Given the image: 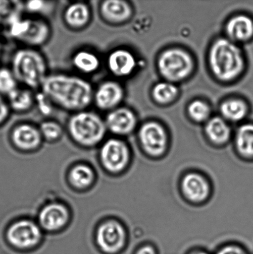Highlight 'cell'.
<instances>
[{
    "label": "cell",
    "mask_w": 253,
    "mask_h": 254,
    "mask_svg": "<svg viewBox=\"0 0 253 254\" xmlns=\"http://www.w3.org/2000/svg\"><path fill=\"white\" fill-rule=\"evenodd\" d=\"M2 52V46L1 42H0V57H1V56Z\"/></svg>",
    "instance_id": "e575fe53"
},
{
    "label": "cell",
    "mask_w": 253,
    "mask_h": 254,
    "mask_svg": "<svg viewBox=\"0 0 253 254\" xmlns=\"http://www.w3.org/2000/svg\"><path fill=\"white\" fill-rule=\"evenodd\" d=\"M101 157L105 168L111 172H118L125 168L129 159L127 146L120 139L111 138L104 143Z\"/></svg>",
    "instance_id": "9c48e42d"
},
{
    "label": "cell",
    "mask_w": 253,
    "mask_h": 254,
    "mask_svg": "<svg viewBox=\"0 0 253 254\" xmlns=\"http://www.w3.org/2000/svg\"><path fill=\"white\" fill-rule=\"evenodd\" d=\"M209 61L212 73L222 81H230L242 73L245 59L241 50L229 40L220 39L210 50Z\"/></svg>",
    "instance_id": "3957f363"
},
{
    "label": "cell",
    "mask_w": 253,
    "mask_h": 254,
    "mask_svg": "<svg viewBox=\"0 0 253 254\" xmlns=\"http://www.w3.org/2000/svg\"><path fill=\"white\" fill-rule=\"evenodd\" d=\"M182 188L183 193L195 202H200L209 195L210 188L206 179L198 173H189L184 177Z\"/></svg>",
    "instance_id": "2e32d148"
},
{
    "label": "cell",
    "mask_w": 253,
    "mask_h": 254,
    "mask_svg": "<svg viewBox=\"0 0 253 254\" xmlns=\"http://www.w3.org/2000/svg\"><path fill=\"white\" fill-rule=\"evenodd\" d=\"M220 112L227 120L240 121L247 115L249 107L244 101L240 99H230L222 104Z\"/></svg>",
    "instance_id": "cb8c5ba5"
},
{
    "label": "cell",
    "mask_w": 253,
    "mask_h": 254,
    "mask_svg": "<svg viewBox=\"0 0 253 254\" xmlns=\"http://www.w3.org/2000/svg\"><path fill=\"white\" fill-rule=\"evenodd\" d=\"M139 138L143 148L151 155H160L167 147V137L165 129L156 123L144 124L139 132Z\"/></svg>",
    "instance_id": "ba28073f"
},
{
    "label": "cell",
    "mask_w": 253,
    "mask_h": 254,
    "mask_svg": "<svg viewBox=\"0 0 253 254\" xmlns=\"http://www.w3.org/2000/svg\"><path fill=\"white\" fill-rule=\"evenodd\" d=\"M11 138L15 145L22 149L36 148L41 141L39 128L31 124H17L12 129Z\"/></svg>",
    "instance_id": "e0dca14e"
},
{
    "label": "cell",
    "mask_w": 253,
    "mask_h": 254,
    "mask_svg": "<svg viewBox=\"0 0 253 254\" xmlns=\"http://www.w3.org/2000/svg\"><path fill=\"white\" fill-rule=\"evenodd\" d=\"M125 98V90L118 81L108 79L101 82L94 89L93 103L99 111L106 113L121 105Z\"/></svg>",
    "instance_id": "52a82bcc"
},
{
    "label": "cell",
    "mask_w": 253,
    "mask_h": 254,
    "mask_svg": "<svg viewBox=\"0 0 253 254\" xmlns=\"http://www.w3.org/2000/svg\"><path fill=\"white\" fill-rule=\"evenodd\" d=\"M226 31L234 41H249L253 38V19L245 14L232 17L228 22Z\"/></svg>",
    "instance_id": "d6986e66"
},
{
    "label": "cell",
    "mask_w": 253,
    "mask_h": 254,
    "mask_svg": "<svg viewBox=\"0 0 253 254\" xmlns=\"http://www.w3.org/2000/svg\"><path fill=\"white\" fill-rule=\"evenodd\" d=\"M11 112L6 98L0 95V126L8 120Z\"/></svg>",
    "instance_id": "4dcf8cb0"
},
{
    "label": "cell",
    "mask_w": 253,
    "mask_h": 254,
    "mask_svg": "<svg viewBox=\"0 0 253 254\" xmlns=\"http://www.w3.org/2000/svg\"><path fill=\"white\" fill-rule=\"evenodd\" d=\"M11 111L25 113L31 109L34 105L35 97L32 89L17 87L6 98Z\"/></svg>",
    "instance_id": "44dd1931"
},
{
    "label": "cell",
    "mask_w": 253,
    "mask_h": 254,
    "mask_svg": "<svg viewBox=\"0 0 253 254\" xmlns=\"http://www.w3.org/2000/svg\"><path fill=\"white\" fill-rule=\"evenodd\" d=\"M12 1H0V22H6L13 16L14 6Z\"/></svg>",
    "instance_id": "f546056e"
},
{
    "label": "cell",
    "mask_w": 253,
    "mask_h": 254,
    "mask_svg": "<svg viewBox=\"0 0 253 254\" xmlns=\"http://www.w3.org/2000/svg\"><path fill=\"white\" fill-rule=\"evenodd\" d=\"M193 254H206L205 253H203V252H199V253H195Z\"/></svg>",
    "instance_id": "d590c367"
},
{
    "label": "cell",
    "mask_w": 253,
    "mask_h": 254,
    "mask_svg": "<svg viewBox=\"0 0 253 254\" xmlns=\"http://www.w3.org/2000/svg\"><path fill=\"white\" fill-rule=\"evenodd\" d=\"M125 238L122 226L115 221L103 224L98 231V245L106 253H115L120 250L123 246Z\"/></svg>",
    "instance_id": "7c38bea8"
},
{
    "label": "cell",
    "mask_w": 253,
    "mask_h": 254,
    "mask_svg": "<svg viewBox=\"0 0 253 254\" xmlns=\"http://www.w3.org/2000/svg\"><path fill=\"white\" fill-rule=\"evenodd\" d=\"M41 233L38 226L31 221L22 220L12 225L7 233L9 242L15 247L24 249L37 244Z\"/></svg>",
    "instance_id": "30bf717a"
},
{
    "label": "cell",
    "mask_w": 253,
    "mask_h": 254,
    "mask_svg": "<svg viewBox=\"0 0 253 254\" xmlns=\"http://www.w3.org/2000/svg\"><path fill=\"white\" fill-rule=\"evenodd\" d=\"M9 36L27 47L43 46L49 41L51 28L46 20L39 17L12 16L7 22Z\"/></svg>",
    "instance_id": "5b68a950"
},
{
    "label": "cell",
    "mask_w": 253,
    "mask_h": 254,
    "mask_svg": "<svg viewBox=\"0 0 253 254\" xmlns=\"http://www.w3.org/2000/svg\"><path fill=\"white\" fill-rule=\"evenodd\" d=\"M160 73L171 81L187 78L193 70V62L189 54L181 49H172L163 52L158 62Z\"/></svg>",
    "instance_id": "8992f818"
},
{
    "label": "cell",
    "mask_w": 253,
    "mask_h": 254,
    "mask_svg": "<svg viewBox=\"0 0 253 254\" xmlns=\"http://www.w3.org/2000/svg\"><path fill=\"white\" fill-rule=\"evenodd\" d=\"M236 146L239 153L253 161V124H245L240 127L236 135Z\"/></svg>",
    "instance_id": "7402d4cb"
},
{
    "label": "cell",
    "mask_w": 253,
    "mask_h": 254,
    "mask_svg": "<svg viewBox=\"0 0 253 254\" xmlns=\"http://www.w3.org/2000/svg\"><path fill=\"white\" fill-rule=\"evenodd\" d=\"M18 84L9 67H0V95L6 98L18 87Z\"/></svg>",
    "instance_id": "484cf974"
},
{
    "label": "cell",
    "mask_w": 253,
    "mask_h": 254,
    "mask_svg": "<svg viewBox=\"0 0 253 254\" xmlns=\"http://www.w3.org/2000/svg\"><path fill=\"white\" fill-rule=\"evenodd\" d=\"M104 121L107 130L118 135L130 134L136 126L135 114L125 107L120 106L108 112Z\"/></svg>",
    "instance_id": "8fae6325"
},
{
    "label": "cell",
    "mask_w": 253,
    "mask_h": 254,
    "mask_svg": "<svg viewBox=\"0 0 253 254\" xmlns=\"http://www.w3.org/2000/svg\"><path fill=\"white\" fill-rule=\"evenodd\" d=\"M46 2L43 1H30L26 2L25 7L29 12L38 13L43 11L46 7Z\"/></svg>",
    "instance_id": "1f68e13d"
},
{
    "label": "cell",
    "mask_w": 253,
    "mask_h": 254,
    "mask_svg": "<svg viewBox=\"0 0 253 254\" xmlns=\"http://www.w3.org/2000/svg\"><path fill=\"white\" fill-rule=\"evenodd\" d=\"M91 9L83 1L71 2L63 11L64 24L73 30H81L88 26L91 20Z\"/></svg>",
    "instance_id": "9a60e30c"
},
{
    "label": "cell",
    "mask_w": 253,
    "mask_h": 254,
    "mask_svg": "<svg viewBox=\"0 0 253 254\" xmlns=\"http://www.w3.org/2000/svg\"><path fill=\"white\" fill-rule=\"evenodd\" d=\"M70 178L72 183L77 188H84L93 181L94 174L89 167L80 165L75 167L71 171Z\"/></svg>",
    "instance_id": "4316f807"
},
{
    "label": "cell",
    "mask_w": 253,
    "mask_h": 254,
    "mask_svg": "<svg viewBox=\"0 0 253 254\" xmlns=\"http://www.w3.org/2000/svg\"><path fill=\"white\" fill-rule=\"evenodd\" d=\"M188 113L193 120L202 122L206 120L210 114V109L207 104L202 101H195L190 104Z\"/></svg>",
    "instance_id": "f1b7e54d"
},
{
    "label": "cell",
    "mask_w": 253,
    "mask_h": 254,
    "mask_svg": "<svg viewBox=\"0 0 253 254\" xmlns=\"http://www.w3.org/2000/svg\"><path fill=\"white\" fill-rule=\"evenodd\" d=\"M136 254H155V253L154 250L151 246H146L141 248Z\"/></svg>",
    "instance_id": "836d02e7"
},
{
    "label": "cell",
    "mask_w": 253,
    "mask_h": 254,
    "mask_svg": "<svg viewBox=\"0 0 253 254\" xmlns=\"http://www.w3.org/2000/svg\"><path fill=\"white\" fill-rule=\"evenodd\" d=\"M39 128L42 136L48 140L58 139L63 133V128L60 124L53 121H44Z\"/></svg>",
    "instance_id": "83f0119b"
},
{
    "label": "cell",
    "mask_w": 253,
    "mask_h": 254,
    "mask_svg": "<svg viewBox=\"0 0 253 254\" xmlns=\"http://www.w3.org/2000/svg\"><path fill=\"white\" fill-rule=\"evenodd\" d=\"M177 87L167 82L156 84L152 91L153 98L160 104L170 103L177 96Z\"/></svg>",
    "instance_id": "d4e9b609"
},
{
    "label": "cell",
    "mask_w": 253,
    "mask_h": 254,
    "mask_svg": "<svg viewBox=\"0 0 253 254\" xmlns=\"http://www.w3.org/2000/svg\"><path fill=\"white\" fill-rule=\"evenodd\" d=\"M217 254H249L244 250L235 246H226L220 250Z\"/></svg>",
    "instance_id": "d6a6232c"
},
{
    "label": "cell",
    "mask_w": 253,
    "mask_h": 254,
    "mask_svg": "<svg viewBox=\"0 0 253 254\" xmlns=\"http://www.w3.org/2000/svg\"><path fill=\"white\" fill-rule=\"evenodd\" d=\"M9 68L17 82L32 90L41 89L49 74L44 56L31 47H26L15 51Z\"/></svg>",
    "instance_id": "7a4b0ae2"
},
{
    "label": "cell",
    "mask_w": 253,
    "mask_h": 254,
    "mask_svg": "<svg viewBox=\"0 0 253 254\" xmlns=\"http://www.w3.org/2000/svg\"><path fill=\"white\" fill-rule=\"evenodd\" d=\"M41 89L45 98L54 106L71 113L87 110L93 103L94 88L81 76L50 74Z\"/></svg>",
    "instance_id": "6da1fadb"
},
{
    "label": "cell",
    "mask_w": 253,
    "mask_h": 254,
    "mask_svg": "<svg viewBox=\"0 0 253 254\" xmlns=\"http://www.w3.org/2000/svg\"><path fill=\"white\" fill-rule=\"evenodd\" d=\"M108 70L116 78H125L133 73L136 66L135 56L128 50H113L106 59Z\"/></svg>",
    "instance_id": "4fadbf2b"
},
{
    "label": "cell",
    "mask_w": 253,
    "mask_h": 254,
    "mask_svg": "<svg viewBox=\"0 0 253 254\" xmlns=\"http://www.w3.org/2000/svg\"><path fill=\"white\" fill-rule=\"evenodd\" d=\"M74 68L84 74H93L100 68L101 62L98 55L89 50H79L71 59Z\"/></svg>",
    "instance_id": "ffe728a7"
},
{
    "label": "cell",
    "mask_w": 253,
    "mask_h": 254,
    "mask_svg": "<svg viewBox=\"0 0 253 254\" xmlns=\"http://www.w3.org/2000/svg\"><path fill=\"white\" fill-rule=\"evenodd\" d=\"M67 127L74 140L85 146L99 143L107 130L104 119L88 109L73 113L68 119Z\"/></svg>",
    "instance_id": "277c9868"
},
{
    "label": "cell",
    "mask_w": 253,
    "mask_h": 254,
    "mask_svg": "<svg viewBox=\"0 0 253 254\" xmlns=\"http://www.w3.org/2000/svg\"><path fill=\"white\" fill-rule=\"evenodd\" d=\"M68 220L66 208L59 204H51L44 208L39 215L41 225L47 230H58Z\"/></svg>",
    "instance_id": "ac0fdd59"
},
{
    "label": "cell",
    "mask_w": 253,
    "mask_h": 254,
    "mask_svg": "<svg viewBox=\"0 0 253 254\" xmlns=\"http://www.w3.org/2000/svg\"><path fill=\"white\" fill-rule=\"evenodd\" d=\"M205 133L213 143L223 144L230 138V128L224 119L214 118L208 122L205 126Z\"/></svg>",
    "instance_id": "603a6c76"
},
{
    "label": "cell",
    "mask_w": 253,
    "mask_h": 254,
    "mask_svg": "<svg viewBox=\"0 0 253 254\" xmlns=\"http://www.w3.org/2000/svg\"><path fill=\"white\" fill-rule=\"evenodd\" d=\"M99 12L104 21L111 25H118L130 19L132 8L123 0H105L99 5Z\"/></svg>",
    "instance_id": "5bb4252c"
}]
</instances>
